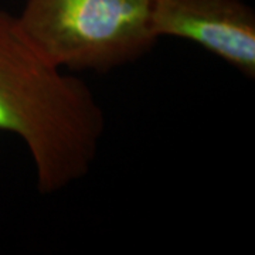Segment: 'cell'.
Instances as JSON below:
<instances>
[{
    "label": "cell",
    "mask_w": 255,
    "mask_h": 255,
    "mask_svg": "<svg viewBox=\"0 0 255 255\" xmlns=\"http://www.w3.org/2000/svg\"><path fill=\"white\" fill-rule=\"evenodd\" d=\"M157 37L193 41L255 78V14L240 0H155Z\"/></svg>",
    "instance_id": "cell-3"
},
{
    "label": "cell",
    "mask_w": 255,
    "mask_h": 255,
    "mask_svg": "<svg viewBox=\"0 0 255 255\" xmlns=\"http://www.w3.org/2000/svg\"><path fill=\"white\" fill-rule=\"evenodd\" d=\"M153 9L155 0H27L17 21L58 68L107 73L153 48Z\"/></svg>",
    "instance_id": "cell-2"
},
{
    "label": "cell",
    "mask_w": 255,
    "mask_h": 255,
    "mask_svg": "<svg viewBox=\"0 0 255 255\" xmlns=\"http://www.w3.org/2000/svg\"><path fill=\"white\" fill-rule=\"evenodd\" d=\"M104 128L91 90L50 63L17 17L0 10V130L24 140L38 190L55 193L88 173Z\"/></svg>",
    "instance_id": "cell-1"
}]
</instances>
